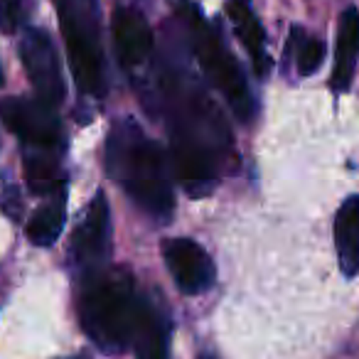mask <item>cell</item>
<instances>
[{
    "instance_id": "5",
    "label": "cell",
    "mask_w": 359,
    "mask_h": 359,
    "mask_svg": "<svg viewBox=\"0 0 359 359\" xmlns=\"http://www.w3.org/2000/svg\"><path fill=\"white\" fill-rule=\"evenodd\" d=\"M69 55L72 74L86 96H106V60L101 47L99 0H52Z\"/></svg>"
},
{
    "instance_id": "4",
    "label": "cell",
    "mask_w": 359,
    "mask_h": 359,
    "mask_svg": "<svg viewBox=\"0 0 359 359\" xmlns=\"http://www.w3.org/2000/svg\"><path fill=\"white\" fill-rule=\"evenodd\" d=\"M170 6L180 15L182 25H185L187 42H190L207 79L229 101L236 118L241 123H249L256 114L254 94H251L249 84H246L244 69L239 67L236 57L226 50L219 30L210 25V20L202 15V11L192 0H170Z\"/></svg>"
},
{
    "instance_id": "14",
    "label": "cell",
    "mask_w": 359,
    "mask_h": 359,
    "mask_svg": "<svg viewBox=\"0 0 359 359\" xmlns=\"http://www.w3.org/2000/svg\"><path fill=\"white\" fill-rule=\"evenodd\" d=\"M359 57V13L357 8H347L339 15L337 25V50H334L332 89L347 91L352 84L354 67Z\"/></svg>"
},
{
    "instance_id": "8",
    "label": "cell",
    "mask_w": 359,
    "mask_h": 359,
    "mask_svg": "<svg viewBox=\"0 0 359 359\" xmlns=\"http://www.w3.org/2000/svg\"><path fill=\"white\" fill-rule=\"evenodd\" d=\"M111 256V210L104 192L91 197L72 234V261L79 266L81 276L109 264Z\"/></svg>"
},
{
    "instance_id": "11",
    "label": "cell",
    "mask_w": 359,
    "mask_h": 359,
    "mask_svg": "<svg viewBox=\"0 0 359 359\" xmlns=\"http://www.w3.org/2000/svg\"><path fill=\"white\" fill-rule=\"evenodd\" d=\"M172 325L155 295H145L140 308L138 327L133 334V347L138 359H168Z\"/></svg>"
},
{
    "instance_id": "9",
    "label": "cell",
    "mask_w": 359,
    "mask_h": 359,
    "mask_svg": "<svg viewBox=\"0 0 359 359\" xmlns=\"http://www.w3.org/2000/svg\"><path fill=\"white\" fill-rule=\"evenodd\" d=\"M163 259L168 271L172 273L177 288L185 295H200L215 285L217 269L205 249L197 241L180 236L168 239L163 244Z\"/></svg>"
},
{
    "instance_id": "20",
    "label": "cell",
    "mask_w": 359,
    "mask_h": 359,
    "mask_svg": "<svg viewBox=\"0 0 359 359\" xmlns=\"http://www.w3.org/2000/svg\"><path fill=\"white\" fill-rule=\"evenodd\" d=\"M200 359H217V357H215V354H210V352H202Z\"/></svg>"
},
{
    "instance_id": "22",
    "label": "cell",
    "mask_w": 359,
    "mask_h": 359,
    "mask_svg": "<svg viewBox=\"0 0 359 359\" xmlns=\"http://www.w3.org/2000/svg\"><path fill=\"white\" fill-rule=\"evenodd\" d=\"M0 84H3V72H0Z\"/></svg>"
},
{
    "instance_id": "16",
    "label": "cell",
    "mask_w": 359,
    "mask_h": 359,
    "mask_svg": "<svg viewBox=\"0 0 359 359\" xmlns=\"http://www.w3.org/2000/svg\"><path fill=\"white\" fill-rule=\"evenodd\" d=\"M67 219V185L60 187L57 192H52L50 200L35 210V215L30 217L25 226L27 239L35 246H52L60 239L62 229H65Z\"/></svg>"
},
{
    "instance_id": "12",
    "label": "cell",
    "mask_w": 359,
    "mask_h": 359,
    "mask_svg": "<svg viewBox=\"0 0 359 359\" xmlns=\"http://www.w3.org/2000/svg\"><path fill=\"white\" fill-rule=\"evenodd\" d=\"M62 150L65 148H22V165L30 192L52 195L65 187V170H62Z\"/></svg>"
},
{
    "instance_id": "21",
    "label": "cell",
    "mask_w": 359,
    "mask_h": 359,
    "mask_svg": "<svg viewBox=\"0 0 359 359\" xmlns=\"http://www.w3.org/2000/svg\"><path fill=\"white\" fill-rule=\"evenodd\" d=\"M67 359H86L84 354H79V357H67Z\"/></svg>"
},
{
    "instance_id": "19",
    "label": "cell",
    "mask_w": 359,
    "mask_h": 359,
    "mask_svg": "<svg viewBox=\"0 0 359 359\" xmlns=\"http://www.w3.org/2000/svg\"><path fill=\"white\" fill-rule=\"evenodd\" d=\"M0 210L6 212L11 219H20L22 215V202H20V192L15 185H8L0 195Z\"/></svg>"
},
{
    "instance_id": "18",
    "label": "cell",
    "mask_w": 359,
    "mask_h": 359,
    "mask_svg": "<svg viewBox=\"0 0 359 359\" xmlns=\"http://www.w3.org/2000/svg\"><path fill=\"white\" fill-rule=\"evenodd\" d=\"M35 0H0V32L15 35L32 18Z\"/></svg>"
},
{
    "instance_id": "7",
    "label": "cell",
    "mask_w": 359,
    "mask_h": 359,
    "mask_svg": "<svg viewBox=\"0 0 359 359\" xmlns=\"http://www.w3.org/2000/svg\"><path fill=\"white\" fill-rule=\"evenodd\" d=\"M20 60L37 99L57 109L65 99V81L52 37L40 27L25 30L20 40Z\"/></svg>"
},
{
    "instance_id": "2",
    "label": "cell",
    "mask_w": 359,
    "mask_h": 359,
    "mask_svg": "<svg viewBox=\"0 0 359 359\" xmlns=\"http://www.w3.org/2000/svg\"><path fill=\"white\" fill-rule=\"evenodd\" d=\"M106 170L138 210L150 219L168 224L175 212L168 158L133 118L116 121L109 130Z\"/></svg>"
},
{
    "instance_id": "6",
    "label": "cell",
    "mask_w": 359,
    "mask_h": 359,
    "mask_svg": "<svg viewBox=\"0 0 359 359\" xmlns=\"http://www.w3.org/2000/svg\"><path fill=\"white\" fill-rule=\"evenodd\" d=\"M0 121L22 140V148H65L60 114L40 99H3Z\"/></svg>"
},
{
    "instance_id": "13",
    "label": "cell",
    "mask_w": 359,
    "mask_h": 359,
    "mask_svg": "<svg viewBox=\"0 0 359 359\" xmlns=\"http://www.w3.org/2000/svg\"><path fill=\"white\" fill-rule=\"evenodd\" d=\"M226 15H229L231 25H234L236 37L241 45L246 47L249 57L254 60V69L259 76H266L271 69V57L266 55V35L261 22L251 13L246 0H226Z\"/></svg>"
},
{
    "instance_id": "1",
    "label": "cell",
    "mask_w": 359,
    "mask_h": 359,
    "mask_svg": "<svg viewBox=\"0 0 359 359\" xmlns=\"http://www.w3.org/2000/svg\"><path fill=\"white\" fill-rule=\"evenodd\" d=\"M155 91L168 126L175 177L187 195L202 200L236 170L229 123L202 81L180 60H163Z\"/></svg>"
},
{
    "instance_id": "3",
    "label": "cell",
    "mask_w": 359,
    "mask_h": 359,
    "mask_svg": "<svg viewBox=\"0 0 359 359\" xmlns=\"http://www.w3.org/2000/svg\"><path fill=\"white\" fill-rule=\"evenodd\" d=\"M143 298L126 266H101L81 276L79 320L91 342L106 354H121L133 347Z\"/></svg>"
},
{
    "instance_id": "10",
    "label": "cell",
    "mask_w": 359,
    "mask_h": 359,
    "mask_svg": "<svg viewBox=\"0 0 359 359\" xmlns=\"http://www.w3.org/2000/svg\"><path fill=\"white\" fill-rule=\"evenodd\" d=\"M111 30H114V42L118 60L126 69L140 67L153 52V30H150L148 20L143 13L128 6H118L114 11V20H111Z\"/></svg>"
},
{
    "instance_id": "15",
    "label": "cell",
    "mask_w": 359,
    "mask_h": 359,
    "mask_svg": "<svg viewBox=\"0 0 359 359\" xmlns=\"http://www.w3.org/2000/svg\"><path fill=\"white\" fill-rule=\"evenodd\" d=\"M334 246L344 276L359 273V197L352 195L342 202L334 217Z\"/></svg>"
},
{
    "instance_id": "17",
    "label": "cell",
    "mask_w": 359,
    "mask_h": 359,
    "mask_svg": "<svg viewBox=\"0 0 359 359\" xmlns=\"http://www.w3.org/2000/svg\"><path fill=\"white\" fill-rule=\"evenodd\" d=\"M288 50H298V72L303 76L315 74L325 60V42L318 40V37H305L300 27L290 30Z\"/></svg>"
}]
</instances>
